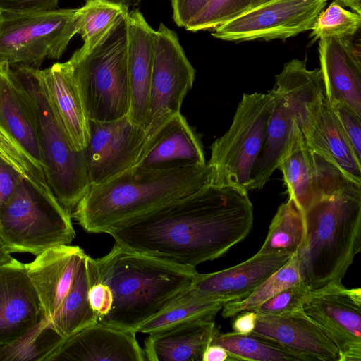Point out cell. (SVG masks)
<instances>
[{
    "mask_svg": "<svg viewBox=\"0 0 361 361\" xmlns=\"http://www.w3.org/2000/svg\"><path fill=\"white\" fill-rule=\"evenodd\" d=\"M248 192L209 185L196 193L109 228L115 244L180 267L225 255L253 224Z\"/></svg>",
    "mask_w": 361,
    "mask_h": 361,
    "instance_id": "6da1fadb",
    "label": "cell"
},
{
    "mask_svg": "<svg viewBox=\"0 0 361 361\" xmlns=\"http://www.w3.org/2000/svg\"><path fill=\"white\" fill-rule=\"evenodd\" d=\"M207 165L171 170L134 166L99 185H91L71 216L87 232L111 228L189 197L211 185Z\"/></svg>",
    "mask_w": 361,
    "mask_h": 361,
    "instance_id": "7a4b0ae2",
    "label": "cell"
},
{
    "mask_svg": "<svg viewBox=\"0 0 361 361\" xmlns=\"http://www.w3.org/2000/svg\"><path fill=\"white\" fill-rule=\"evenodd\" d=\"M94 260L98 280L113 295L110 310L97 322L135 332L187 290L198 274L195 268L170 264L116 244Z\"/></svg>",
    "mask_w": 361,
    "mask_h": 361,
    "instance_id": "3957f363",
    "label": "cell"
},
{
    "mask_svg": "<svg viewBox=\"0 0 361 361\" xmlns=\"http://www.w3.org/2000/svg\"><path fill=\"white\" fill-rule=\"evenodd\" d=\"M303 215L296 253L304 283L312 290L341 283L361 250V188L322 198Z\"/></svg>",
    "mask_w": 361,
    "mask_h": 361,
    "instance_id": "277c9868",
    "label": "cell"
},
{
    "mask_svg": "<svg viewBox=\"0 0 361 361\" xmlns=\"http://www.w3.org/2000/svg\"><path fill=\"white\" fill-rule=\"evenodd\" d=\"M274 104L265 141L252 167L248 190H261L296 136H307L325 98L319 68L309 70L305 61L293 59L276 75L271 90Z\"/></svg>",
    "mask_w": 361,
    "mask_h": 361,
    "instance_id": "5b68a950",
    "label": "cell"
},
{
    "mask_svg": "<svg viewBox=\"0 0 361 361\" xmlns=\"http://www.w3.org/2000/svg\"><path fill=\"white\" fill-rule=\"evenodd\" d=\"M75 233L71 214L51 191L21 178L0 209V237L10 253L35 256L47 249L70 245Z\"/></svg>",
    "mask_w": 361,
    "mask_h": 361,
    "instance_id": "8992f818",
    "label": "cell"
},
{
    "mask_svg": "<svg viewBox=\"0 0 361 361\" xmlns=\"http://www.w3.org/2000/svg\"><path fill=\"white\" fill-rule=\"evenodd\" d=\"M11 67L24 85L35 112L47 183L59 202L71 214L90 187L84 150L73 147L33 68Z\"/></svg>",
    "mask_w": 361,
    "mask_h": 361,
    "instance_id": "52a82bcc",
    "label": "cell"
},
{
    "mask_svg": "<svg viewBox=\"0 0 361 361\" xmlns=\"http://www.w3.org/2000/svg\"><path fill=\"white\" fill-rule=\"evenodd\" d=\"M126 16L98 47L69 59L89 120L111 121L129 114Z\"/></svg>",
    "mask_w": 361,
    "mask_h": 361,
    "instance_id": "ba28073f",
    "label": "cell"
},
{
    "mask_svg": "<svg viewBox=\"0 0 361 361\" xmlns=\"http://www.w3.org/2000/svg\"><path fill=\"white\" fill-rule=\"evenodd\" d=\"M274 95L245 93L228 130L211 146L207 164L212 169L211 185L249 192L253 165L264 145Z\"/></svg>",
    "mask_w": 361,
    "mask_h": 361,
    "instance_id": "9c48e42d",
    "label": "cell"
},
{
    "mask_svg": "<svg viewBox=\"0 0 361 361\" xmlns=\"http://www.w3.org/2000/svg\"><path fill=\"white\" fill-rule=\"evenodd\" d=\"M78 8L0 14V63L39 68L58 59L77 34Z\"/></svg>",
    "mask_w": 361,
    "mask_h": 361,
    "instance_id": "30bf717a",
    "label": "cell"
},
{
    "mask_svg": "<svg viewBox=\"0 0 361 361\" xmlns=\"http://www.w3.org/2000/svg\"><path fill=\"white\" fill-rule=\"evenodd\" d=\"M195 77V70L176 32L161 23L154 35L146 142L169 119L180 113Z\"/></svg>",
    "mask_w": 361,
    "mask_h": 361,
    "instance_id": "8fae6325",
    "label": "cell"
},
{
    "mask_svg": "<svg viewBox=\"0 0 361 361\" xmlns=\"http://www.w3.org/2000/svg\"><path fill=\"white\" fill-rule=\"evenodd\" d=\"M327 0H269L212 30L229 42L286 39L311 30Z\"/></svg>",
    "mask_w": 361,
    "mask_h": 361,
    "instance_id": "7c38bea8",
    "label": "cell"
},
{
    "mask_svg": "<svg viewBox=\"0 0 361 361\" xmlns=\"http://www.w3.org/2000/svg\"><path fill=\"white\" fill-rule=\"evenodd\" d=\"M304 312L325 332L340 354V361L361 360V290L342 283L310 290Z\"/></svg>",
    "mask_w": 361,
    "mask_h": 361,
    "instance_id": "4fadbf2b",
    "label": "cell"
},
{
    "mask_svg": "<svg viewBox=\"0 0 361 361\" xmlns=\"http://www.w3.org/2000/svg\"><path fill=\"white\" fill-rule=\"evenodd\" d=\"M84 149L91 185L102 183L134 166L146 143V130L128 115L111 121H89Z\"/></svg>",
    "mask_w": 361,
    "mask_h": 361,
    "instance_id": "5bb4252c",
    "label": "cell"
},
{
    "mask_svg": "<svg viewBox=\"0 0 361 361\" xmlns=\"http://www.w3.org/2000/svg\"><path fill=\"white\" fill-rule=\"evenodd\" d=\"M44 317L25 264L14 258L0 266V348L17 340Z\"/></svg>",
    "mask_w": 361,
    "mask_h": 361,
    "instance_id": "9a60e30c",
    "label": "cell"
},
{
    "mask_svg": "<svg viewBox=\"0 0 361 361\" xmlns=\"http://www.w3.org/2000/svg\"><path fill=\"white\" fill-rule=\"evenodd\" d=\"M252 334L276 343L301 360L340 361L334 343L304 311L282 316L257 314Z\"/></svg>",
    "mask_w": 361,
    "mask_h": 361,
    "instance_id": "2e32d148",
    "label": "cell"
},
{
    "mask_svg": "<svg viewBox=\"0 0 361 361\" xmlns=\"http://www.w3.org/2000/svg\"><path fill=\"white\" fill-rule=\"evenodd\" d=\"M318 50L326 99L330 104L344 103L361 115L360 44L326 38L319 40Z\"/></svg>",
    "mask_w": 361,
    "mask_h": 361,
    "instance_id": "e0dca14e",
    "label": "cell"
},
{
    "mask_svg": "<svg viewBox=\"0 0 361 361\" xmlns=\"http://www.w3.org/2000/svg\"><path fill=\"white\" fill-rule=\"evenodd\" d=\"M126 24L130 91V108L128 116L146 130L149 123L155 30L138 9L128 12Z\"/></svg>",
    "mask_w": 361,
    "mask_h": 361,
    "instance_id": "ac0fdd59",
    "label": "cell"
},
{
    "mask_svg": "<svg viewBox=\"0 0 361 361\" xmlns=\"http://www.w3.org/2000/svg\"><path fill=\"white\" fill-rule=\"evenodd\" d=\"M34 73L62 125L73 147L83 151L89 140L87 117L69 60Z\"/></svg>",
    "mask_w": 361,
    "mask_h": 361,
    "instance_id": "d6986e66",
    "label": "cell"
},
{
    "mask_svg": "<svg viewBox=\"0 0 361 361\" xmlns=\"http://www.w3.org/2000/svg\"><path fill=\"white\" fill-rule=\"evenodd\" d=\"M136 333L97 322L66 338L49 361H144Z\"/></svg>",
    "mask_w": 361,
    "mask_h": 361,
    "instance_id": "ffe728a7",
    "label": "cell"
},
{
    "mask_svg": "<svg viewBox=\"0 0 361 361\" xmlns=\"http://www.w3.org/2000/svg\"><path fill=\"white\" fill-rule=\"evenodd\" d=\"M256 253L246 261L209 274L198 273L190 288L197 294L226 302L243 300L292 256Z\"/></svg>",
    "mask_w": 361,
    "mask_h": 361,
    "instance_id": "44dd1931",
    "label": "cell"
},
{
    "mask_svg": "<svg viewBox=\"0 0 361 361\" xmlns=\"http://www.w3.org/2000/svg\"><path fill=\"white\" fill-rule=\"evenodd\" d=\"M85 255L79 246L60 245L47 249L25 264L44 316L51 319L73 284Z\"/></svg>",
    "mask_w": 361,
    "mask_h": 361,
    "instance_id": "7402d4cb",
    "label": "cell"
},
{
    "mask_svg": "<svg viewBox=\"0 0 361 361\" xmlns=\"http://www.w3.org/2000/svg\"><path fill=\"white\" fill-rule=\"evenodd\" d=\"M0 130L43 170L33 106L24 85L6 63H0Z\"/></svg>",
    "mask_w": 361,
    "mask_h": 361,
    "instance_id": "603a6c76",
    "label": "cell"
},
{
    "mask_svg": "<svg viewBox=\"0 0 361 361\" xmlns=\"http://www.w3.org/2000/svg\"><path fill=\"white\" fill-rule=\"evenodd\" d=\"M206 164L202 143L180 112L146 142L135 166L151 170H171Z\"/></svg>",
    "mask_w": 361,
    "mask_h": 361,
    "instance_id": "cb8c5ba5",
    "label": "cell"
},
{
    "mask_svg": "<svg viewBox=\"0 0 361 361\" xmlns=\"http://www.w3.org/2000/svg\"><path fill=\"white\" fill-rule=\"evenodd\" d=\"M219 329L214 319H200L149 334L143 349L148 361H202Z\"/></svg>",
    "mask_w": 361,
    "mask_h": 361,
    "instance_id": "d4e9b609",
    "label": "cell"
},
{
    "mask_svg": "<svg viewBox=\"0 0 361 361\" xmlns=\"http://www.w3.org/2000/svg\"><path fill=\"white\" fill-rule=\"evenodd\" d=\"M97 279L95 260L85 253L70 290L51 319L56 331L66 338L98 321L89 300L90 288Z\"/></svg>",
    "mask_w": 361,
    "mask_h": 361,
    "instance_id": "484cf974",
    "label": "cell"
},
{
    "mask_svg": "<svg viewBox=\"0 0 361 361\" xmlns=\"http://www.w3.org/2000/svg\"><path fill=\"white\" fill-rule=\"evenodd\" d=\"M305 140L312 149L332 161L351 180L361 185V162L350 147L326 97Z\"/></svg>",
    "mask_w": 361,
    "mask_h": 361,
    "instance_id": "4316f807",
    "label": "cell"
},
{
    "mask_svg": "<svg viewBox=\"0 0 361 361\" xmlns=\"http://www.w3.org/2000/svg\"><path fill=\"white\" fill-rule=\"evenodd\" d=\"M282 172L289 198L304 214L317 202L311 151L302 134L296 136L281 159Z\"/></svg>",
    "mask_w": 361,
    "mask_h": 361,
    "instance_id": "83f0119b",
    "label": "cell"
},
{
    "mask_svg": "<svg viewBox=\"0 0 361 361\" xmlns=\"http://www.w3.org/2000/svg\"><path fill=\"white\" fill-rule=\"evenodd\" d=\"M128 12V6L119 1L87 0L77 17V34L84 44L75 52L84 56L98 47Z\"/></svg>",
    "mask_w": 361,
    "mask_h": 361,
    "instance_id": "f1b7e54d",
    "label": "cell"
},
{
    "mask_svg": "<svg viewBox=\"0 0 361 361\" xmlns=\"http://www.w3.org/2000/svg\"><path fill=\"white\" fill-rule=\"evenodd\" d=\"M225 303L198 295L189 288L166 309L142 324L137 332L152 334L183 323L214 319Z\"/></svg>",
    "mask_w": 361,
    "mask_h": 361,
    "instance_id": "f546056e",
    "label": "cell"
},
{
    "mask_svg": "<svg viewBox=\"0 0 361 361\" xmlns=\"http://www.w3.org/2000/svg\"><path fill=\"white\" fill-rule=\"evenodd\" d=\"M305 231L303 213L295 202L288 198L278 208L264 243L257 253L293 255L301 245Z\"/></svg>",
    "mask_w": 361,
    "mask_h": 361,
    "instance_id": "4dcf8cb0",
    "label": "cell"
},
{
    "mask_svg": "<svg viewBox=\"0 0 361 361\" xmlns=\"http://www.w3.org/2000/svg\"><path fill=\"white\" fill-rule=\"evenodd\" d=\"M66 339L44 317L17 340L0 348V361H49Z\"/></svg>",
    "mask_w": 361,
    "mask_h": 361,
    "instance_id": "1f68e13d",
    "label": "cell"
},
{
    "mask_svg": "<svg viewBox=\"0 0 361 361\" xmlns=\"http://www.w3.org/2000/svg\"><path fill=\"white\" fill-rule=\"evenodd\" d=\"M211 344L225 348L229 354V361H300L295 353L263 337L235 332L220 333L219 331Z\"/></svg>",
    "mask_w": 361,
    "mask_h": 361,
    "instance_id": "d6a6232c",
    "label": "cell"
},
{
    "mask_svg": "<svg viewBox=\"0 0 361 361\" xmlns=\"http://www.w3.org/2000/svg\"><path fill=\"white\" fill-rule=\"evenodd\" d=\"M302 283L300 262L295 252L247 298L225 303L221 314L224 318H229L244 311L253 310L281 290Z\"/></svg>",
    "mask_w": 361,
    "mask_h": 361,
    "instance_id": "836d02e7",
    "label": "cell"
},
{
    "mask_svg": "<svg viewBox=\"0 0 361 361\" xmlns=\"http://www.w3.org/2000/svg\"><path fill=\"white\" fill-rule=\"evenodd\" d=\"M360 25L361 14L346 10L334 1L319 13L310 37L312 42L326 38L350 39Z\"/></svg>",
    "mask_w": 361,
    "mask_h": 361,
    "instance_id": "e575fe53",
    "label": "cell"
},
{
    "mask_svg": "<svg viewBox=\"0 0 361 361\" xmlns=\"http://www.w3.org/2000/svg\"><path fill=\"white\" fill-rule=\"evenodd\" d=\"M251 2L252 0H209L185 28L191 32L212 30L247 11Z\"/></svg>",
    "mask_w": 361,
    "mask_h": 361,
    "instance_id": "d590c367",
    "label": "cell"
},
{
    "mask_svg": "<svg viewBox=\"0 0 361 361\" xmlns=\"http://www.w3.org/2000/svg\"><path fill=\"white\" fill-rule=\"evenodd\" d=\"M310 290L305 283L290 286L266 300L252 311L264 316H282L302 312L303 304Z\"/></svg>",
    "mask_w": 361,
    "mask_h": 361,
    "instance_id": "8d00e7d4",
    "label": "cell"
},
{
    "mask_svg": "<svg viewBox=\"0 0 361 361\" xmlns=\"http://www.w3.org/2000/svg\"><path fill=\"white\" fill-rule=\"evenodd\" d=\"M330 104L350 147L361 162V115L344 103Z\"/></svg>",
    "mask_w": 361,
    "mask_h": 361,
    "instance_id": "74e56055",
    "label": "cell"
},
{
    "mask_svg": "<svg viewBox=\"0 0 361 361\" xmlns=\"http://www.w3.org/2000/svg\"><path fill=\"white\" fill-rule=\"evenodd\" d=\"M59 0H0V14H26L56 9Z\"/></svg>",
    "mask_w": 361,
    "mask_h": 361,
    "instance_id": "f35d334b",
    "label": "cell"
},
{
    "mask_svg": "<svg viewBox=\"0 0 361 361\" xmlns=\"http://www.w3.org/2000/svg\"><path fill=\"white\" fill-rule=\"evenodd\" d=\"M209 0H171L173 18L176 24L185 27Z\"/></svg>",
    "mask_w": 361,
    "mask_h": 361,
    "instance_id": "ab89813d",
    "label": "cell"
},
{
    "mask_svg": "<svg viewBox=\"0 0 361 361\" xmlns=\"http://www.w3.org/2000/svg\"><path fill=\"white\" fill-rule=\"evenodd\" d=\"M90 304L99 318L106 315L113 303V295L110 288L99 281H95L89 290Z\"/></svg>",
    "mask_w": 361,
    "mask_h": 361,
    "instance_id": "60d3db41",
    "label": "cell"
},
{
    "mask_svg": "<svg viewBox=\"0 0 361 361\" xmlns=\"http://www.w3.org/2000/svg\"><path fill=\"white\" fill-rule=\"evenodd\" d=\"M21 178L20 173L0 155V209L11 197Z\"/></svg>",
    "mask_w": 361,
    "mask_h": 361,
    "instance_id": "b9f144b4",
    "label": "cell"
},
{
    "mask_svg": "<svg viewBox=\"0 0 361 361\" xmlns=\"http://www.w3.org/2000/svg\"><path fill=\"white\" fill-rule=\"evenodd\" d=\"M236 316L232 325L233 332L239 334H252L257 323V313L252 310L244 311Z\"/></svg>",
    "mask_w": 361,
    "mask_h": 361,
    "instance_id": "7bdbcfd3",
    "label": "cell"
},
{
    "mask_svg": "<svg viewBox=\"0 0 361 361\" xmlns=\"http://www.w3.org/2000/svg\"><path fill=\"white\" fill-rule=\"evenodd\" d=\"M230 356L227 350L216 344H210L205 350L202 361H229Z\"/></svg>",
    "mask_w": 361,
    "mask_h": 361,
    "instance_id": "ee69618b",
    "label": "cell"
},
{
    "mask_svg": "<svg viewBox=\"0 0 361 361\" xmlns=\"http://www.w3.org/2000/svg\"><path fill=\"white\" fill-rule=\"evenodd\" d=\"M342 6L349 7L353 11L361 14V0H334Z\"/></svg>",
    "mask_w": 361,
    "mask_h": 361,
    "instance_id": "f6af8a7d",
    "label": "cell"
},
{
    "mask_svg": "<svg viewBox=\"0 0 361 361\" xmlns=\"http://www.w3.org/2000/svg\"><path fill=\"white\" fill-rule=\"evenodd\" d=\"M13 259L14 257L11 255L0 237V266L9 263Z\"/></svg>",
    "mask_w": 361,
    "mask_h": 361,
    "instance_id": "bcb514c9",
    "label": "cell"
},
{
    "mask_svg": "<svg viewBox=\"0 0 361 361\" xmlns=\"http://www.w3.org/2000/svg\"><path fill=\"white\" fill-rule=\"evenodd\" d=\"M114 1H119V2H121V3L128 5V4H136L140 0H114Z\"/></svg>",
    "mask_w": 361,
    "mask_h": 361,
    "instance_id": "7dc6e473",
    "label": "cell"
},
{
    "mask_svg": "<svg viewBox=\"0 0 361 361\" xmlns=\"http://www.w3.org/2000/svg\"><path fill=\"white\" fill-rule=\"evenodd\" d=\"M267 1H269V0H252L251 4H250V7L249 8H251L252 7L258 6V5L265 2Z\"/></svg>",
    "mask_w": 361,
    "mask_h": 361,
    "instance_id": "c3c4849f",
    "label": "cell"
}]
</instances>
